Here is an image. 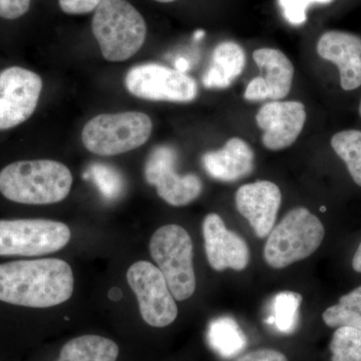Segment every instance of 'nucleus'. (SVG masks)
<instances>
[{"mask_svg": "<svg viewBox=\"0 0 361 361\" xmlns=\"http://www.w3.org/2000/svg\"><path fill=\"white\" fill-rule=\"evenodd\" d=\"M244 49L236 42H221L214 49L212 61L204 73L206 89H227L241 75L245 66Z\"/></svg>", "mask_w": 361, "mask_h": 361, "instance_id": "obj_18", "label": "nucleus"}, {"mask_svg": "<svg viewBox=\"0 0 361 361\" xmlns=\"http://www.w3.org/2000/svg\"><path fill=\"white\" fill-rule=\"evenodd\" d=\"M235 361H288L280 351L271 348H261L240 356Z\"/></svg>", "mask_w": 361, "mask_h": 361, "instance_id": "obj_29", "label": "nucleus"}, {"mask_svg": "<svg viewBox=\"0 0 361 361\" xmlns=\"http://www.w3.org/2000/svg\"><path fill=\"white\" fill-rule=\"evenodd\" d=\"M320 58L331 61L338 68L341 85L344 90L361 85V39L353 33L329 32L317 44Z\"/></svg>", "mask_w": 361, "mask_h": 361, "instance_id": "obj_15", "label": "nucleus"}, {"mask_svg": "<svg viewBox=\"0 0 361 361\" xmlns=\"http://www.w3.org/2000/svg\"><path fill=\"white\" fill-rule=\"evenodd\" d=\"M155 1L161 2V4H169V2L176 1V0H155Z\"/></svg>", "mask_w": 361, "mask_h": 361, "instance_id": "obj_33", "label": "nucleus"}, {"mask_svg": "<svg viewBox=\"0 0 361 361\" xmlns=\"http://www.w3.org/2000/svg\"><path fill=\"white\" fill-rule=\"evenodd\" d=\"M190 68L189 61L186 59L180 58L176 61V70L182 71V73H186Z\"/></svg>", "mask_w": 361, "mask_h": 361, "instance_id": "obj_31", "label": "nucleus"}, {"mask_svg": "<svg viewBox=\"0 0 361 361\" xmlns=\"http://www.w3.org/2000/svg\"><path fill=\"white\" fill-rule=\"evenodd\" d=\"M253 59L263 75L267 99L281 101L290 92L294 78V66L283 52L275 49H260L253 52Z\"/></svg>", "mask_w": 361, "mask_h": 361, "instance_id": "obj_17", "label": "nucleus"}, {"mask_svg": "<svg viewBox=\"0 0 361 361\" xmlns=\"http://www.w3.org/2000/svg\"><path fill=\"white\" fill-rule=\"evenodd\" d=\"M87 176L108 200H115L123 193L125 183L116 169L106 164H92L87 171Z\"/></svg>", "mask_w": 361, "mask_h": 361, "instance_id": "obj_25", "label": "nucleus"}, {"mask_svg": "<svg viewBox=\"0 0 361 361\" xmlns=\"http://www.w3.org/2000/svg\"><path fill=\"white\" fill-rule=\"evenodd\" d=\"M331 361H361V330L338 327L329 344Z\"/></svg>", "mask_w": 361, "mask_h": 361, "instance_id": "obj_24", "label": "nucleus"}, {"mask_svg": "<svg viewBox=\"0 0 361 361\" xmlns=\"http://www.w3.org/2000/svg\"><path fill=\"white\" fill-rule=\"evenodd\" d=\"M325 236L322 221L303 207L293 209L273 228L264 246V260L271 268L283 269L310 257Z\"/></svg>", "mask_w": 361, "mask_h": 361, "instance_id": "obj_4", "label": "nucleus"}, {"mask_svg": "<svg viewBox=\"0 0 361 361\" xmlns=\"http://www.w3.org/2000/svg\"><path fill=\"white\" fill-rule=\"evenodd\" d=\"M209 345L224 358L239 355L247 346V338L236 320L222 316L212 320L208 326Z\"/></svg>", "mask_w": 361, "mask_h": 361, "instance_id": "obj_20", "label": "nucleus"}, {"mask_svg": "<svg viewBox=\"0 0 361 361\" xmlns=\"http://www.w3.org/2000/svg\"><path fill=\"white\" fill-rule=\"evenodd\" d=\"M42 80L20 66L0 73V130L13 129L32 116L39 104Z\"/></svg>", "mask_w": 361, "mask_h": 361, "instance_id": "obj_11", "label": "nucleus"}, {"mask_svg": "<svg viewBox=\"0 0 361 361\" xmlns=\"http://www.w3.org/2000/svg\"><path fill=\"white\" fill-rule=\"evenodd\" d=\"M285 20L293 25H301L307 20L306 11L313 4H329L334 0H278Z\"/></svg>", "mask_w": 361, "mask_h": 361, "instance_id": "obj_26", "label": "nucleus"}, {"mask_svg": "<svg viewBox=\"0 0 361 361\" xmlns=\"http://www.w3.org/2000/svg\"><path fill=\"white\" fill-rule=\"evenodd\" d=\"M149 253L176 300L184 301L193 296L197 285L193 241L184 228L176 224L161 226L152 236Z\"/></svg>", "mask_w": 361, "mask_h": 361, "instance_id": "obj_6", "label": "nucleus"}, {"mask_svg": "<svg viewBox=\"0 0 361 361\" xmlns=\"http://www.w3.org/2000/svg\"><path fill=\"white\" fill-rule=\"evenodd\" d=\"M332 149L346 164L355 184L361 187V132L346 130L337 133L331 139Z\"/></svg>", "mask_w": 361, "mask_h": 361, "instance_id": "obj_23", "label": "nucleus"}, {"mask_svg": "<svg viewBox=\"0 0 361 361\" xmlns=\"http://www.w3.org/2000/svg\"><path fill=\"white\" fill-rule=\"evenodd\" d=\"M303 297L295 291H282L272 299V314L266 320L274 324L278 331L291 334L295 331L299 322V310Z\"/></svg>", "mask_w": 361, "mask_h": 361, "instance_id": "obj_21", "label": "nucleus"}, {"mask_svg": "<svg viewBox=\"0 0 361 361\" xmlns=\"http://www.w3.org/2000/svg\"><path fill=\"white\" fill-rule=\"evenodd\" d=\"M73 185L70 169L52 160L18 161L0 172V193L25 205H49L65 200Z\"/></svg>", "mask_w": 361, "mask_h": 361, "instance_id": "obj_2", "label": "nucleus"}, {"mask_svg": "<svg viewBox=\"0 0 361 361\" xmlns=\"http://www.w3.org/2000/svg\"><path fill=\"white\" fill-rule=\"evenodd\" d=\"M253 149L240 137H232L217 151L208 152L202 158L207 174L221 182L243 179L253 172Z\"/></svg>", "mask_w": 361, "mask_h": 361, "instance_id": "obj_16", "label": "nucleus"}, {"mask_svg": "<svg viewBox=\"0 0 361 361\" xmlns=\"http://www.w3.org/2000/svg\"><path fill=\"white\" fill-rule=\"evenodd\" d=\"M204 35H205V32H204V30H197V32L194 33V39L201 40L203 39Z\"/></svg>", "mask_w": 361, "mask_h": 361, "instance_id": "obj_32", "label": "nucleus"}, {"mask_svg": "<svg viewBox=\"0 0 361 361\" xmlns=\"http://www.w3.org/2000/svg\"><path fill=\"white\" fill-rule=\"evenodd\" d=\"M125 85L133 96L148 101L189 103L198 94V85L193 78L158 63L130 68Z\"/></svg>", "mask_w": 361, "mask_h": 361, "instance_id": "obj_8", "label": "nucleus"}, {"mask_svg": "<svg viewBox=\"0 0 361 361\" xmlns=\"http://www.w3.org/2000/svg\"><path fill=\"white\" fill-rule=\"evenodd\" d=\"M127 280L137 296L145 322L161 329L175 322L177 303L158 266L148 261L135 262L128 270Z\"/></svg>", "mask_w": 361, "mask_h": 361, "instance_id": "obj_9", "label": "nucleus"}, {"mask_svg": "<svg viewBox=\"0 0 361 361\" xmlns=\"http://www.w3.org/2000/svg\"><path fill=\"white\" fill-rule=\"evenodd\" d=\"M282 203L279 187L270 180H257L237 190L235 204L258 238L268 237L274 228Z\"/></svg>", "mask_w": 361, "mask_h": 361, "instance_id": "obj_14", "label": "nucleus"}, {"mask_svg": "<svg viewBox=\"0 0 361 361\" xmlns=\"http://www.w3.org/2000/svg\"><path fill=\"white\" fill-rule=\"evenodd\" d=\"M305 122V106L296 101L270 102L261 106L256 115V123L263 130V145L271 151L293 145Z\"/></svg>", "mask_w": 361, "mask_h": 361, "instance_id": "obj_12", "label": "nucleus"}, {"mask_svg": "<svg viewBox=\"0 0 361 361\" xmlns=\"http://www.w3.org/2000/svg\"><path fill=\"white\" fill-rule=\"evenodd\" d=\"M118 344L99 336H82L66 342L56 361H116Z\"/></svg>", "mask_w": 361, "mask_h": 361, "instance_id": "obj_19", "label": "nucleus"}, {"mask_svg": "<svg viewBox=\"0 0 361 361\" xmlns=\"http://www.w3.org/2000/svg\"><path fill=\"white\" fill-rule=\"evenodd\" d=\"M32 0H0V18L16 20L25 16L30 7Z\"/></svg>", "mask_w": 361, "mask_h": 361, "instance_id": "obj_27", "label": "nucleus"}, {"mask_svg": "<svg viewBox=\"0 0 361 361\" xmlns=\"http://www.w3.org/2000/svg\"><path fill=\"white\" fill-rule=\"evenodd\" d=\"M92 27L104 58L114 63L132 58L146 40V21L127 0H104Z\"/></svg>", "mask_w": 361, "mask_h": 361, "instance_id": "obj_3", "label": "nucleus"}, {"mask_svg": "<svg viewBox=\"0 0 361 361\" xmlns=\"http://www.w3.org/2000/svg\"><path fill=\"white\" fill-rule=\"evenodd\" d=\"M65 223L47 219L0 220V256L47 255L68 245Z\"/></svg>", "mask_w": 361, "mask_h": 361, "instance_id": "obj_7", "label": "nucleus"}, {"mask_svg": "<svg viewBox=\"0 0 361 361\" xmlns=\"http://www.w3.org/2000/svg\"><path fill=\"white\" fill-rule=\"evenodd\" d=\"M353 267L356 272L361 273V242L353 259Z\"/></svg>", "mask_w": 361, "mask_h": 361, "instance_id": "obj_30", "label": "nucleus"}, {"mask_svg": "<svg viewBox=\"0 0 361 361\" xmlns=\"http://www.w3.org/2000/svg\"><path fill=\"white\" fill-rule=\"evenodd\" d=\"M202 230L207 260L214 270L245 269L250 261L248 244L237 233L230 231L218 214H208Z\"/></svg>", "mask_w": 361, "mask_h": 361, "instance_id": "obj_13", "label": "nucleus"}, {"mask_svg": "<svg viewBox=\"0 0 361 361\" xmlns=\"http://www.w3.org/2000/svg\"><path fill=\"white\" fill-rule=\"evenodd\" d=\"M322 319L332 329L348 326L361 330V286L339 299L323 312Z\"/></svg>", "mask_w": 361, "mask_h": 361, "instance_id": "obj_22", "label": "nucleus"}, {"mask_svg": "<svg viewBox=\"0 0 361 361\" xmlns=\"http://www.w3.org/2000/svg\"><path fill=\"white\" fill-rule=\"evenodd\" d=\"M360 115L361 116V101H360Z\"/></svg>", "mask_w": 361, "mask_h": 361, "instance_id": "obj_34", "label": "nucleus"}, {"mask_svg": "<svg viewBox=\"0 0 361 361\" xmlns=\"http://www.w3.org/2000/svg\"><path fill=\"white\" fill-rule=\"evenodd\" d=\"M104 0H59L61 11L66 14H85L96 11Z\"/></svg>", "mask_w": 361, "mask_h": 361, "instance_id": "obj_28", "label": "nucleus"}, {"mask_svg": "<svg viewBox=\"0 0 361 361\" xmlns=\"http://www.w3.org/2000/svg\"><path fill=\"white\" fill-rule=\"evenodd\" d=\"M178 154L170 146H158L149 154L145 165V178L157 193L170 205L183 207L196 200L203 184L195 174L177 172Z\"/></svg>", "mask_w": 361, "mask_h": 361, "instance_id": "obj_10", "label": "nucleus"}, {"mask_svg": "<svg viewBox=\"0 0 361 361\" xmlns=\"http://www.w3.org/2000/svg\"><path fill=\"white\" fill-rule=\"evenodd\" d=\"M152 130L153 123L146 114H103L85 123L82 140L90 153L103 157L116 156L146 144Z\"/></svg>", "mask_w": 361, "mask_h": 361, "instance_id": "obj_5", "label": "nucleus"}, {"mask_svg": "<svg viewBox=\"0 0 361 361\" xmlns=\"http://www.w3.org/2000/svg\"><path fill=\"white\" fill-rule=\"evenodd\" d=\"M73 282L71 266L61 259L4 263L0 264V301L23 307H52L71 298Z\"/></svg>", "mask_w": 361, "mask_h": 361, "instance_id": "obj_1", "label": "nucleus"}]
</instances>
